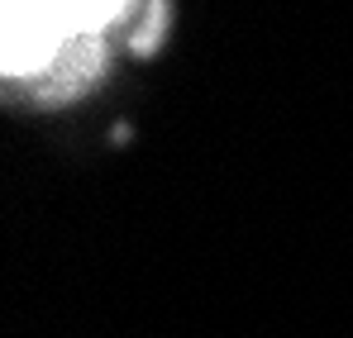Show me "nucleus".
Here are the masks:
<instances>
[{
  "instance_id": "1",
  "label": "nucleus",
  "mask_w": 353,
  "mask_h": 338,
  "mask_svg": "<svg viewBox=\"0 0 353 338\" xmlns=\"http://www.w3.org/2000/svg\"><path fill=\"white\" fill-rule=\"evenodd\" d=\"M163 0H0V72L14 96L67 101L119 48H143Z\"/></svg>"
}]
</instances>
